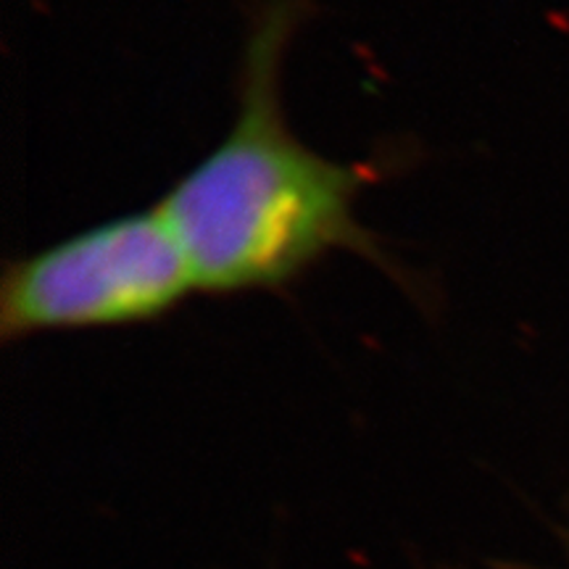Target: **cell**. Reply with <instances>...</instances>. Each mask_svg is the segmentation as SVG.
Masks as SVG:
<instances>
[{"instance_id": "cell-1", "label": "cell", "mask_w": 569, "mask_h": 569, "mask_svg": "<svg viewBox=\"0 0 569 569\" xmlns=\"http://www.w3.org/2000/svg\"><path fill=\"white\" fill-rule=\"evenodd\" d=\"M309 0H264L246 21L234 74V117L224 138L156 203L193 267L198 293L282 290L346 251L419 293L356 217V201L398 156L336 161L298 138L282 103V71Z\"/></svg>"}, {"instance_id": "cell-2", "label": "cell", "mask_w": 569, "mask_h": 569, "mask_svg": "<svg viewBox=\"0 0 569 569\" xmlns=\"http://www.w3.org/2000/svg\"><path fill=\"white\" fill-rule=\"evenodd\" d=\"M190 293H198L193 267L151 206L11 259L0 282V338L156 322Z\"/></svg>"}]
</instances>
